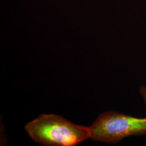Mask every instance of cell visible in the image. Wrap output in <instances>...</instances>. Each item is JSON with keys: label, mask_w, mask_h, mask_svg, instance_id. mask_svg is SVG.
I'll return each instance as SVG.
<instances>
[{"label": "cell", "mask_w": 146, "mask_h": 146, "mask_svg": "<svg viewBox=\"0 0 146 146\" xmlns=\"http://www.w3.org/2000/svg\"><path fill=\"white\" fill-rule=\"evenodd\" d=\"M89 127L93 140L116 144L127 137L146 135V117L108 111L101 114Z\"/></svg>", "instance_id": "7a4b0ae2"}, {"label": "cell", "mask_w": 146, "mask_h": 146, "mask_svg": "<svg viewBox=\"0 0 146 146\" xmlns=\"http://www.w3.org/2000/svg\"><path fill=\"white\" fill-rule=\"evenodd\" d=\"M140 94H141L142 97L143 98L145 103L146 104V86H142L139 90Z\"/></svg>", "instance_id": "3957f363"}, {"label": "cell", "mask_w": 146, "mask_h": 146, "mask_svg": "<svg viewBox=\"0 0 146 146\" xmlns=\"http://www.w3.org/2000/svg\"><path fill=\"white\" fill-rule=\"evenodd\" d=\"M25 129L33 140L44 146H76L90 138L89 127L77 125L52 114L40 115Z\"/></svg>", "instance_id": "6da1fadb"}]
</instances>
